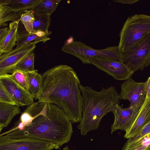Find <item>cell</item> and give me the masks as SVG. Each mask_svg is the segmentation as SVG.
Returning <instances> with one entry per match:
<instances>
[{
	"label": "cell",
	"instance_id": "obj_1",
	"mask_svg": "<svg viewBox=\"0 0 150 150\" xmlns=\"http://www.w3.org/2000/svg\"><path fill=\"white\" fill-rule=\"evenodd\" d=\"M42 78V92L38 101L57 105L72 123L80 122L83 100L80 81L74 69L66 65H57L45 71Z\"/></svg>",
	"mask_w": 150,
	"mask_h": 150
},
{
	"label": "cell",
	"instance_id": "obj_2",
	"mask_svg": "<svg viewBox=\"0 0 150 150\" xmlns=\"http://www.w3.org/2000/svg\"><path fill=\"white\" fill-rule=\"evenodd\" d=\"M72 123L62 109L47 103L44 112L23 129L5 133L12 139L32 138L48 142L59 148L69 142L73 132Z\"/></svg>",
	"mask_w": 150,
	"mask_h": 150
},
{
	"label": "cell",
	"instance_id": "obj_3",
	"mask_svg": "<svg viewBox=\"0 0 150 150\" xmlns=\"http://www.w3.org/2000/svg\"><path fill=\"white\" fill-rule=\"evenodd\" d=\"M79 87L83 100L82 119L77 127L81 134L85 136L89 131L98 128L109 109L118 103L120 96L112 86L108 88L102 87L98 92L81 84Z\"/></svg>",
	"mask_w": 150,
	"mask_h": 150
},
{
	"label": "cell",
	"instance_id": "obj_4",
	"mask_svg": "<svg viewBox=\"0 0 150 150\" xmlns=\"http://www.w3.org/2000/svg\"><path fill=\"white\" fill-rule=\"evenodd\" d=\"M150 33V16L136 14L129 17L120 33L118 46L122 54L127 52Z\"/></svg>",
	"mask_w": 150,
	"mask_h": 150
},
{
	"label": "cell",
	"instance_id": "obj_5",
	"mask_svg": "<svg viewBox=\"0 0 150 150\" xmlns=\"http://www.w3.org/2000/svg\"><path fill=\"white\" fill-rule=\"evenodd\" d=\"M61 50L64 52L77 57L84 64H90V59L96 56L108 57L123 61V54L116 46L98 50L93 49L82 42L73 41L66 42Z\"/></svg>",
	"mask_w": 150,
	"mask_h": 150
},
{
	"label": "cell",
	"instance_id": "obj_6",
	"mask_svg": "<svg viewBox=\"0 0 150 150\" xmlns=\"http://www.w3.org/2000/svg\"><path fill=\"white\" fill-rule=\"evenodd\" d=\"M123 61L134 71L142 70L150 64V33L124 53Z\"/></svg>",
	"mask_w": 150,
	"mask_h": 150
},
{
	"label": "cell",
	"instance_id": "obj_7",
	"mask_svg": "<svg viewBox=\"0 0 150 150\" xmlns=\"http://www.w3.org/2000/svg\"><path fill=\"white\" fill-rule=\"evenodd\" d=\"M59 147L51 142L32 138H9L0 136V150H52Z\"/></svg>",
	"mask_w": 150,
	"mask_h": 150
},
{
	"label": "cell",
	"instance_id": "obj_8",
	"mask_svg": "<svg viewBox=\"0 0 150 150\" xmlns=\"http://www.w3.org/2000/svg\"><path fill=\"white\" fill-rule=\"evenodd\" d=\"M90 62L117 80H126L134 72L123 61L108 57H94L90 59Z\"/></svg>",
	"mask_w": 150,
	"mask_h": 150
},
{
	"label": "cell",
	"instance_id": "obj_9",
	"mask_svg": "<svg viewBox=\"0 0 150 150\" xmlns=\"http://www.w3.org/2000/svg\"><path fill=\"white\" fill-rule=\"evenodd\" d=\"M140 108L129 106L123 108L118 103L111 106L107 112V113L112 112L114 116V122L111 126V134L118 129L127 132L134 123Z\"/></svg>",
	"mask_w": 150,
	"mask_h": 150
},
{
	"label": "cell",
	"instance_id": "obj_10",
	"mask_svg": "<svg viewBox=\"0 0 150 150\" xmlns=\"http://www.w3.org/2000/svg\"><path fill=\"white\" fill-rule=\"evenodd\" d=\"M121 87L120 99L129 100L130 107L140 108L146 98V82H137L130 77Z\"/></svg>",
	"mask_w": 150,
	"mask_h": 150
},
{
	"label": "cell",
	"instance_id": "obj_11",
	"mask_svg": "<svg viewBox=\"0 0 150 150\" xmlns=\"http://www.w3.org/2000/svg\"><path fill=\"white\" fill-rule=\"evenodd\" d=\"M35 45L31 42L0 56V75L11 74L18 63L27 55L33 52Z\"/></svg>",
	"mask_w": 150,
	"mask_h": 150
},
{
	"label": "cell",
	"instance_id": "obj_12",
	"mask_svg": "<svg viewBox=\"0 0 150 150\" xmlns=\"http://www.w3.org/2000/svg\"><path fill=\"white\" fill-rule=\"evenodd\" d=\"M0 83L10 94L19 106H28L34 102L33 96L16 82L11 77V74L0 75Z\"/></svg>",
	"mask_w": 150,
	"mask_h": 150
},
{
	"label": "cell",
	"instance_id": "obj_13",
	"mask_svg": "<svg viewBox=\"0 0 150 150\" xmlns=\"http://www.w3.org/2000/svg\"><path fill=\"white\" fill-rule=\"evenodd\" d=\"M47 104V103L38 101L28 105L14 126L8 131L1 134L0 135L17 129H21L28 125L35 118L44 112Z\"/></svg>",
	"mask_w": 150,
	"mask_h": 150
},
{
	"label": "cell",
	"instance_id": "obj_14",
	"mask_svg": "<svg viewBox=\"0 0 150 150\" xmlns=\"http://www.w3.org/2000/svg\"><path fill=\"white\" fill-rule=\"evenodd\" d=\"M150 122V98H146L140 107L138 116L131 128L126 132L125 138L129 139L138 133Z\"/></svg>",
	"mask_w": 150,
	"mask_h": 150
},
{
	"label": "cell",
	"instance_id": "obj_15",
	"mask_svg": "<svg viewBox=\"0 0 150 150\" xmlns=\"http://www.w3.org/2000/svg\"><path fill=\"white\" fill-rule=\"evenodd\" d=\"M20 21H13L10 23L7 34L0 41V56L13 50V47L16 45L20 36L18 28Z\"/></svg>",
	"mask_w": 150,
	"mask_h": 150
},
{
	"label": "cell",
	"instance_id": "obj_16",
	"mask_svg": "<svg viewBox=\"0 0 150 150\" xmlns=\"http://www.w3.org/2000/svg\"><path fill=\"white\" fill-rule=\"evenodd\" d=\"M19 107L0 102V132L8 126L15 116L21 113Z\"/></svg>",
	"mask_w": 150,
	"mask_h": 150
},
{
	"label": "cell",
	"instance_id": "obj_17",
	"mask_svg": "<svg viewBox=\"0 0 150 150\" xmlns=\"http://www.w3.org/2000/svg\"><path fill=\"white\" fill-rule=\"evenodd\" d=\"M18 32L20 36L16 42V49H18L24 45L30 42L32 44L35 45L40 42L45 43L50 39L49 36L52 33V31H49L45 35L38 33L32 34L28 33L26 29L21 31L18 30Z\"/></svg>",
	"mask_w": 150,
	"mask_h": 150
},
{
	"label": "cell",
	"instance_id": "obj_18",
	"mask_svg": "<svg viewBox=\"0 0 150 150\" xmlns=\"http://www.w3.org/2000/svg\"><path fill=\"white\" fill-rule=\"evenodd\" d=\"M28 86V91L34 98L38 99L42 93V75L39 74L38 70L26 72Z\"/></svg>",
	"mask_w": 150,
	"mask_h": 150
},
{
	"label": "cell",
	"instance_id": "obj_19",
	"mask_svg": "<svg viewBox=\"0 0 150 150\" xmlns=\"http://www.w3.org/2000/svg\"><path fill=\"white\" fill-rule=\"evenodd\" d=\"M42 0H0V3L6 5L17 12L22 13L31 10Z\"/></svg>",
	"mask_w": 150,
	"mask_h": 150
},
{
	"label": "cell",
	"instance_id": "obj_20",
	"mask_svg": "<svg viewBox=\"0 0 150 150\" xmlns=\"http://www.w3.org/2000/svg\"><path fill=\"white\" fill-rule=\"evenodd\" d=\"M31 11L35 18L33 24V29L37 33L45 34L49 31L50 15L40 13Z\"/></svg>",
	"mask_w": 150,
	"mask_h": 150
},
{
	"label": "cell",
	"instance_id": "obj_21",
	"mask_svg": "<svg viewBox=\"0 0 150 150\" xmlns=\"http://www.w3.org/2000/svg\"><path fill=\"white\" fill-rule=\"evenodd\" d=\"M21 12L13 11L6 5L0 3V28L7 27L6 22L8 21H15L21 20Z\"/></svg>",
	"mask_w": 150,
	"mask_h": 150
},
{
	"label": "cell",
	"instance_id": "obj_22",
	"mask_svg": "<svg viewBox=\"0 0 150 150\" xmlns=\"http://www.w3.org/2000/svg\"><path fill=\"white\" fill-rule=\"evenodd\" d=\"M61 0H42L31 10L42 14L50 15L54 11Z\"/></svg>",
	"mask_w": 150,
	"mask_h": 150
},
{
	"label": "cell",
	"instance_id": "obj_23",
	"mask_svg": "<svg viewBox=\"0 0 150 150\" xmlns=\"http://www.w3.org/2000/svg\"><path fill=\"white\" fill-rule=\"evenodd\" d=\"M35 54L32 52L25 57L17 65L15 69L25 72H31L35 70L34 62Z\"/></svg>",
	"mask_w": 150,
	"mask_h": 150
},
{
	"label": "cell",
	"instance_id": "obj_24",
	"mask_svg": "<svg viewBox=\"0 0 150 150\" xmlns=\"http://www.w3.org/2000/svg\"><path fill=\"white\" fill-rule=\"evenodd\" d=\"M34 21V17L31 10L28 11L21 14V21L26 30L30 33L37 34L33 28Z\"/></svg>",
	"mask_w": 150,
	"mask_h": 150
},
{
	"label": "cell",
	"instance_id": "obj_25",
	"mask_svg": "<svg viewBox=\"0 0 150 150\" xmlns=\"http://www.w3.org/2000/svg\"><path fill=\"white\" fill-rule=\"evenodd\" d=\"M11 76L16 82L28 91V86L26 72L16 69L11 73Z\"/></svg>",
	"mask_w": 150,
	"mask_h": 150
},
{
	"label": "cell",
	"instance_id": "obj_26",
	"mask_svg": "<svg viewBox=\"0 0 150 150\" xmlns=\"http://www.w3.org/2000/svg\"><path fill=\"white\" fill-rule=\"evenodd\" d=\"M150 145V133L137 142L125 144L122 150H134L141 146L148 147Z\"/></svg>",
	"mask_w": 150,
	"mask_h": 150
},
{
	"label": "cell",
	"instance_id": "obj_27",
	"mask_svg": "<svg viewBox=\"0 0 150 150\" xmlns=\"http://www.w3.org/2000/svg\"><path fill=\"white\" fill-rule=\"evenodd\" d=\"M0 102L19 106L7 90L0 83Z\"/></svg>",
	"mask_w": 150,
	"mask_h": 150
},
{
	"label": "cell",
	"instance_id": "obj_28",
	"mask_svg": "<svg viewBox=\"0 0 150 150\" xmlns=\"http://www.w3.org/2000/svg\"><path fill=\"white\" fill-rule=\"evenodd\" d=\"M150 133V122L144 126L137 134L128 139L125 144H128L140 139Z\"/></svg>",
	"mask_w": 150,
	"mask_h": 150
},
{
	"label": "cell",
	"instance_id": "obj_29",
	"mask_svg": "<svg viewBox=\"0 0 150 150\" xmlns=\"http://www.w3.org/2000/svg\"><path fill=\"white\" fill-rule=\"evenodd\" d=\"M8 27L0 28V41L6 35L8 32Z\"/></svg>",
	"mask_w": 150,
	"mask_h": 150
},
{
	"label": "cell",
	"instance_id": "obj_30",
	"mask_svg": "<svg viewBox=\"0 0 150 150\" xmlns=\"http://www.w3.org/2000/svg\"><path fill=\"white\" fill-rule=\"evenodd\" d=\"M139 1V0H114L113 1L121 3L123 4H132Z\"/></svg>",
	"mask_w": 150,
	"mask_h": 150
},
{
	"label": "cell",
	"instance_id": "obj_31",
	"mask_svg": "<svg viewBox=\"0 0 150 150\" xmlns=\"http://www.w3.org/2000/svg\"><path fill=\"white\" fill-rule=\"evenodd\" d=\"M146 82V97L150 98V76Z\"/></svg>",
	"mask_w": 150,
	"mask_h": 150
},
{
	"label": "cell",
	"instance_id": "obj_32",
	"mask_svg": "<svg viewBox=\"0 0 150 150\" xmlns=\"http://www.w3.org/2000/svg\"><path fill=\"white\" fill-rule=\"evenodd\" d=\"M147 147L144 146H141L140 147H139L138 148L136 149H135L134 150H145V149Z\"/></svg>",
	"mask_w": 150,
	"mask_h": 150
},
{
	"label": "cell",
	"instance_id": "obj_33",
	"mask_svg": "<svg viewBox=\"0 0 150 150\" xmlns=\"http://www.w3.org/2000/svg\"><path fill=\"white\" fill-rule=\"evenodd\" d=\"M63 150H69V149L68 146H67L63 149Z\"/></svg>",
	"mask_w": 150,
	"mask_h": 150
},
{
	"label": "cell",
	"instance_id": "obj_34",
	"mask_svg": "<svg viewBox=\"0 0 150 150\" xmlns=\"http://www.w3.org/2000/svg\"><path fill=\"white\" fill-rule=\"evenodd\" d=\"M145 150H150V145L147 147Z\"/></svg>",
	"mask_w": 150,
	"mask_h": 150
}]
</instances>
